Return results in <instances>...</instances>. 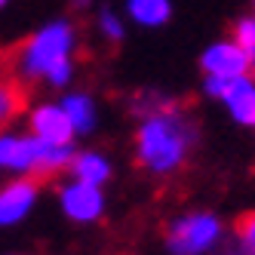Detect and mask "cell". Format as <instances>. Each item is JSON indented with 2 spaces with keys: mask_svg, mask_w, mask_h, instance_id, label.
<instances>
[{
  "mask_svg": "<svg viewBox=\"0 0 255 255\" xmlns=\"http://www.w3.org/2000/svg\"><path fill=\"white\" fill-rule=\"evenodd\" d=\"M200 129L188 114V105L178 99H166L157 111L138 117L135 129V166L169 178L188 166L197 148Z\"/></svg>",
  "mask_w": 255,
  "mask_h": 255,
  "instance_id": "6da1fadb",
  "label": "cell"
},
{
  "mask_svg": "<svg viewBox=\"0 0 255 255\" xmlns=\"http://www.w3.org/2000/svg\"><path fill=\"white\" fill-rule=\"evenodd\" d=\"M74 49H77V28L59 19L34 31L31 37H25L15 46L9 68L22 83L46 80L49 86H65L74 77V62H71Z\"/></svg>",
  "mask_w": 255,
  "mask_h": 255,
  "instance_id": "7a4b0ae2",
  "label": "cell"
},
{
  "mask_svg": "<svg viewBox=\"0 0 255 255\" xmlns=\"http://www.w3.org/2000/svg\"><path fill=\"white\" fill-rule=\"evenodd\" d=\"M222 234L225 228L218 222V215L194 209V212L169 218L166 228H163V243L172 255H206L218 246Z\"/></svg>",
  "mask_w": 255,
  "mask_h": 255,
  "instance_id": "3957f363",
  "label": "cell"
},
{
  "mask_svg": "<svg viewBox=\"0 0 255 255\" xmlns=\"http://www.w3.org/2000/svg\"><path fill=\"white\" fill-rule=\"evenodd\" d=\"M203 74H222V77H255V59L234 40H215L200 56Z\"/></svg>",
  "mask_w": 255,
  "mask_h": 255,
  "instance_id": "277c9868",
  "label": "cell"
},
{
  "mask_svg": "<svg viewBox=\"0 0 255 255\" xmlns=\"http://www.w3.org/2000/svg\"><path fill=\"white\" fill-rule=\"evenodd\" d=\"M59 203L65 209V215L77 225H89L99 222L105 215V194L99 185H86V181L71 178L68 185L59 188Z\"/></svg>",
  "mask_w": 255,
  "mask_h": 255,
  "instance_id": "5b68a950",
  "label": "cell"
},
{
  "mask_svg": "<svg viewBox=\"0 0 255 255\" xmlns=\"http://www.w3.org/2000/svg\"><path fill=\"white\" fill-rule=\"evenodd\" d=\"M40 188H43V181L34 178V175H19V178L6 181L0 188V228L19 225L34 209V203H37Z\"/></svg>",
  "mask_w": 255,
  "mask_h": 255,
  "instance_id": "8992f818",
  "label": "cell"
},
{
  "mask_svg": "<svg viewBox=\"0 0 255 255\" xmlns=\"http://www.w3.org/2000/svg\"><path fill=\"white\" fill-rule=\"evenodd\" d=\"M31 123V135H37L40 141L49 144H74V123L65 114L62 105H37L28 114Z\"/></svg>",
  "mask_w": 255,
  "mask_h": 255,
  "instance_id": "52a82bcc",
  "label": "cell"
},
{
  "mask_svg": "<svg viewBox=\"0 0 255 255\" xmlns=\"http://www.w3.org/2000/svg\"><path fill=\"white\" fill-rule=\"evenodd\" d=\"M40 154V138L37 135H15V132H0V169L34 175Z\"/></svg>",
  "mask_w": 255,
  "mask_h": 255,
  "instance_id": "ba28073f",
  "label": "cell"
},
{
  "mask_svg": "<svg viewBox=\"0 0 255 255\" xmlns=\"http://www.w3.org/2000/svg\"><path fill=\"white\" fill-rule=\"evenodd\" d=\"M25 108H28V89H25V83L12 74V68L0 71V126H6L15 117H22Z\"/></svg>",
  "mask_w": 255,
  "mask_h": 255,
  "instance_id": "9c48e42d",
  "label": "cell"
},
{
  "mask_svg": "<svg viewBox=\"0 0 255 255\" xmlns=\"http://www.w3.org/2000/svg\"><path fill=\"white\" fill-rule=\"evenodd\" d=\"M111 160L99 151H74L71 157V166H68V175L77 178V181H86V185H105L111 178Z\"/></svg>",
  "mask_w": 255,
  "mask_h": 255,
  "instance_id": "30bf717a",
  "label": "cell"
},
{
  "mask_svg": "<svg viewBox=\"0 0 255 255\" xmlns=\"http://www.w3.org/2000/svg\"><path fill=\"white\" fill-rule=\"evenodd\" d=\"M132 22L141 28H163L172 19V3L169 0H126Z\"/></svg>",
  "mask_w": 255,
  "mask_h": 255,
  "instance_id": "8fae6325",
  "label": "cell"
},
{
  "mask_svg": "<svg viewBox=\"0 0 255 255\" xmlns=\"http://www.w3.org/2000/svg\"><path fill=\"white\" fill-rule=\"evenodd\" d=\"M62 108H65V114L71 117V123H74V132L77 135H89V132L96 129V105H93V99H89L86 93L65 96Z\"/></svg>",
  "mask_w": 255,
  "mask_h": 255,
  "instance_id": "7c38bea8",
  "label": "cell"
},
{
  "mask_svg": "<svg viewBox=\"0 0 255 255\" xmlns=\"http://www.w3.org/2000/svg\"><path fill=\"white\" fill-rule=\"evenodd\" d=\"M225 105H228L231 117L240 123V126H249V129H255V77L246 80Z\"/></svg>",
  "mask_w": 255,
  "mask_h": 255,
  "instance_id": "4fadbf2b",
  "label": "cell"
},
{
  "mask_svg": "<svg viewBox=\"0 0 255 255\" xmlns=\"http://www.w3.org/2000/svg\"><path fill=\"white\" fill-rule=\"evenodd\" d=\"M99 31H102V37L111 46H117V43L126 40V28H123V22L117 19V12L111 6H102L99 9Z\"/></svg>",
  "mask_w": 255,
  "mask_h": 255,
  "instance_id": "5bb4252c",
  "label": "cell"
},
{
  "mask_svg": "<svg viewBox=\"0 0 255 255\" xmlns=\"http://www.w3.org/2000/svg\"><path fill=\"white\" fill-rule=\"evenodd\" d=\"M234 234H237V243H240L243 255H255V209H249L237 218Z\"/></svg>",
  "mask_w": 255,
  "mask_h": 255,
  "instance_id": "9a60e30c",
  "label": "cell"
},
{
  "mask_svg": "<svg viewBox=\"0 0 255 255\" xmlns=\"http://www.w3.org/2000/svg\"><path fill=\"white\" fill-rule=\"evenodd\" d=\"M231 40L240 43L249 56L255 59V15H243V19L234 22V31H231Z\"/></svg>",
  "mask_w": 255,
  "mask_h": 255,
  "instance_id": "2e32d148",
  "label": "cell"
},
{
  "mask_svg": "<svg viewBox=\"0 0 255 255\" xmlns=\"http://www.w3.org/2000/svg\"><path fill=\"white\" fill-rule=\"evenodd\" d=\"M6 3H9V0H0V9H3V6H6Z\"/></svg>",
  "mask_w": 255,
  "mask_h": 255,
  "instance_id": "e0dca14e",
  "label": "cell"
},
{
  "mask_svg": "<svg viewBox=\"0 0 255 255\" xmlns=\"http://www.w3.org/2000/svg\"><path fill=\"white\" fill-rule=\"evenodd\" d=\"M252 3H255V0H252Z\"/></svg>",
  "mask_w": 255,
  "mask_h": 255,
  "instance_id": "ac0fdd59",
  "label": "cell"
}]
</instances>
